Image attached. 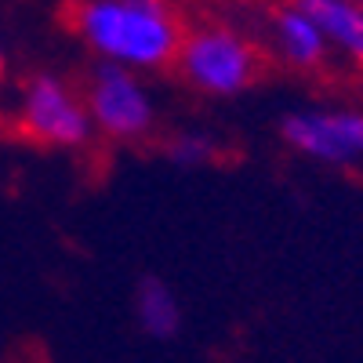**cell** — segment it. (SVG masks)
<instances>
[{"mask_svg":"<svg viewBox=\"0 0 363 363\" xmlns=\"http://www.w3.org/2000/svg\"><path fill=\"white\" fill-rule=\"evenodd\" d=\"M69 33L99 58L131 73L174 66L186 26L171 0H73L66 8Z\"/></svg>","mask_w":363,"mask_h":363,"instance_id":"1","label":"cell"},{"mask_svg":"<svg viewBox=\"0 0 363 363\" xmlns=\"http://www.w3.org/2000/svg\"><path fill=\"white\" fill-rule=\"evenodd\" d=\"M174 69L196 95L236 99L258 80L262 62H258L255 44L244 33H236L233 26L207 22V26L186 29Z\"/></svg>","mask_w":363,"mask_h":363,"instance_id":"2","label":"cell"},{"mask_svg":"<svg viewBox=\"0 0 363 363\" xmlns=\"http://www.w3.org/2000/svg\"><path fill=\"white\" fill-rule=\"evenodd\" d=\"M15 124L22 138L44 149H80L95 138L84 95L58 73H33L22 84Z\"/></svg>","mask_w":363,"mask_h":363,"instance_id":"3","label":"cell"},{"mask_svg":"<svg viewBox=\"0 0 363 363\" xmlns=\"http://www.w3.org/2000/svg\"><path fill=\"white\" fill-rule=\"evenodd\" d=\"M80 95L91 124H95V135L109 142H142L157 128V102L142 73L113 62H95Z\"/></svg>","mask_w":363,"mask_h":363,"instance_id":"4","label":"cell"},{"mask_svg":"<svg viewBox=\"0 0 363 363\" xmlns=\"http://www.w3.org/2000/svg\"><path fill=\"white\" fill-rule=\"evenodd\" d=\"M280 138L298 157L330 167L363 164V113L359 109H294L280 120Z\"/></svg>","mask_w":363,"mask_h":363,"instance_id":"5","label":"cell"},{"mask_svg":"<svg viewBox=\"0 0 363 363\" xmlns=\"http://www.w3.org/2000/svg\"><path fill=\"white\" fill-rule=\"evenodd\" d=\"M272 40H277L280 58L294 69H320L327 58V48H330L323 29L313 22V15L298 0L294 4H284L272 15Z\"/></svg>","mask_w":363,"mask_h":363,"instance_id":"6","label":"cell"},{"mask_svg":"<svg viewBox=\"0 0 363 363\" xmlns=\"http://www.w3.org/2000/svg\"><path fill=\"white\" fill-rule=\"evenodd\" d=\"M323 29L327 44L342 48L363 66V8L356 0H298Z\"/></svg>","mask_w":363,"mask_h":363,"instance_id":"7","label":"cell"},{"mask_svg":"<svg viewBox=\"0 0 363 363\" xmlns=\"http://www.w3.org/2000/svg\"><path fill=\"white\" fill-rule=\"evenodd\" d=\"M135 320L149 338H174L182 327V301L160 277H142L135 287Z\"/></svg>","mask_w":363,"mask_h":363,"instance_id":"8","label":"cell"},{"mask_svg":"<svg viewBox=\"0 0 363 363\" xmlns=\"http://www.w3.org/2000/svg\"><path fill=\"white\" fill-rule=\"evenodd\" d=\"M215 153H218V142L207 131H178L167 142V157L178 167H203V164L215 160Z\"/></svg>","mask_w":363,"mask_h":363,"instance_id":"9","label":"cell"},{"mask_svg":"<svg viewBox=\"0 0 363 363\" xmlns=\"http://www.w3.org/2000/svg\"><path fill=\"white\" fill-rule=\"evenodd\" d=\"M4 73H8V58H4V48H0V84H4Z\"/></svg>","mask_w":363,"mask_h":363,"instance_id":"10","label":"cell"},{"mask_svg":"<svg viewBox=\"0 0 363 363\" xmlns=\"http://www.w3.org/2000/svg\"><path fill=\"white\" fill-rule=\"evenodd\" d=\"M359 8H363V0H359Z\"/></svg>","mask_w":363,"mask_h":363,"instance_id":"11","label":"cell"}]
</instances>
